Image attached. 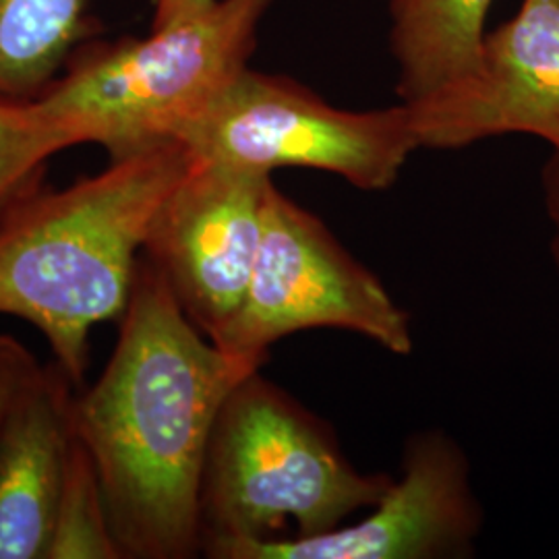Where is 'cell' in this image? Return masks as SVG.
<instances>
[{
  "mask_svg": "<svg viewBox=\"0 0 559 559\" xmlns=\"http://www.w3.org/2000/svg\"><path fill=\"white\" fill-rule=\"evenodd\" d=\"M272 189L267 175L195 158L147 233L141 255L207 338L247 293Z\"/></svg>",
  "mask_w": 559,
  "mask_h": 559,
  "instance_id": "obj_8",
  "label": "cell"
},
{
  "mask_svg": "<svg viewBox=\"0 0 559 559\" xmlns=\"http://www.w3.org/2000/svg\"><path fill=\"white\" fill-rule=\"evenodd\" d=\"M272 2L216 0L147 38L83 44L36 100L110 160L179 141L249 67Z\"/></svg>",
  "mask_w": 559,
  "mask_h": 559,
  "instance_id": "obj_4",
  "label": "cell"
},
{
  "mask_svg": "<svg viewBox=\"0 0 559 559\" xmlns=\"http://www.w3.org/2000/svg\"><path fill=\"white\" fill-rule=\"evenodd\" d=\"M38 365L40 362L25 348V344L9 334H0V429L13 400L20 394L21 385Z\"/></svg>",
  "mask_w": 559,
  "mask_h": 559,
  "instance_id": "obj_15",
  "label": "cell"
},
{
  "mask_svg": "<svg viewBox=\"0 0 559 559\" xmlns=\"http://www.w3.org/2000/svg\"><path fill=\"white\" fill-rule=\"evenodd\" d=\"M195 158L251 175L311 168L360 191L390 189L420 150L404 104L342 110L299 81L247 67L180 140Z\"/></svg>",
  "mask_w": 559,
  "mask_h": 559,
  "instance_id": "obj_5",
  "label": "cell"
},
{
  "mask_svg": "<svg viewBox=\"0 0 559 559\" xmlns=\"http://www.w3.org/2000/svg\"><path fill=\"white\" fill-rule=\"evenodd\" d=\"M420 147L460 150L501 135H533L559 154V0H522L485 34L473 69L404 104Z\"/></svg>",
  "mask_w": 559,
  "mask_h": 559,
  "instance_id": "obj_9",
  "label": "cell"
},
{
  "mask_svg": "<svg viewBox=\"0 0 559 559\" xmlns=\"http://www.w3.org/2000/svg\"><path fill=\"white\" fill-rule=\"evenodd\" d=\"M260 369L207 338L141 255L119 342L73 406L122 559L201 556L212 429L233 388Z\"/></svg>",
  "mask_w": 559,
  "mask_h": 559,
  "instance_id": "obj_1",
  "label": "cell"
},
{
  "mask_svg": "<svg viewBox=\"0 0 559 559\" xmlns=\"http://www.w3.org/2000/svg\"><path fill=\"white\" fill-rule=\"evenodd\" d=\"M75 381L57 360L21 385L0 429V559H44L75 441Z\"/></svg>",
  "mask_w": 559,
  "mask_h": 559,
  "instance_id": "obj_10",
  "label": "cell"
},
{
  "mask_svg": "<svg viewBox=\"0 0 559 559\" xmlns=\"http://www.w3.org/2000/svg\"><path fill=\"white\" fill-rule=\"evenodd\" d=\"M334 328L406 357V311L328 226L274 185L258 260L237 313L212 336L230 357L263 367L270 348L297 332Z\"/></svg>",
  "mask_w": 559,
  "mask_h": 559,
  "instance_id": "obj_6",
  "label": "cell"
},
{
  "mask_svg": "<svg viewBox=\"0 0 559 559\" xmlns=\"http://www.w3.org/2000/svg\"><path fill=\"white\" fill-rule=\"evenodd\" d=\"M92 27L90 0H0V96H41Z\"/></svg>",
  "mask_w": 559,
  "mask_h": 559,
  "instance_id": "obj_12",
  "label": "cell"
},
{
  "mask_svg": "<svg viewBox=\"0 0 559 559\" xmlns=\"http://www.w3.org/2000/svg\"><path fill=\"white\" fill-rule=\"evenodd\" d=\"M75 145H81L80 138L36 98L0 96V218L40 189L50 158Z\"/></svg>",
  "mask_w": 559,
  "mask_h": 559,
  "instance_id": "obj_13",
  "label": "cell"
},
{
  "mask_svg": "<svg viewBox=\"0 0 559 559\" xmlns=\"http://www.w3.org/2000/svg\"><path fill=\"white\" fill-rule=\"evenodd\" d=\"M491 0H392L390 48L402 104L419 100L473 69Z\"/></svg>",
  "mask_w": 559,
  "mask_h": 559,
  "instance_id": "obj_11",
  "label": "cell"
},
{
  "mask_svg": "<svg viewBox=\"0 0 559 559\" xmlns=\"http://www.w3.org/2000/svg\"><path fill=\"white\" fill-rule=\"evenodd\" d=\"M483 531L466 452L440 429L406 441L402 477L365 519L309 539L216 540L212 559H445L475 551Z\"/></svg>",
  "mask_w": 559,
  "mask_h": 559,
  "instance_id": "obj_7",
  "label": "cell"
},
{
  "mask_svg": "<svg viewBox=\"0 0 559 559\" xmlns=\"http://www.w3.org/2000/svg\"><path fill=\"white\" fill-rule=\"evenodd\" d=\"M193 162L166 141L64 189L40 187L0 218V313L36 325L75 383L92 330L122 318L147 233Z\"/></svg>",
  "mask_w": 559,
  "mask_h": 559,
  "instance_id": "obj_2",
  "label": "cell"
},
{
  "mask_svg": "<svg viewBox=\"0 0 559 559\" xmlns=\"http://www.w3.org/2000/svg\"><path fill=\"white\" fill-rule=\"evenodd\" d=\"M392 483L359 471L320 417L253 371L226 396L212 429L201 479L203 547L318 537L373 508Z\"/></svg>",
  "mask_w": 559,
  "mask_h": 559,
  "instance_id": "obj_3",
  "label": "cell"
},
{
  "mask_svg": "<svg viewBox=\"0 0 559 559\" xmlns=\"http://www.w3.org/2000/svg\"><path fill=\"white\" fill-rule=\"evenodd\" d=\"M216 0H156L152 29L170 27L180 21L191 20L207 11Z\"/></svg>",
  "mask_w": 559,
  "mask_h": 559,
  "instance_id": "obj_17",
  "label": "cell"
},
{
  "mask_svg": "<svg viewBox=\"0 0 559 559\" xmlns=\"http://www.w3.org/2000/svg\"><path fill=\"white\" fill-rule=\"evenodd\" d=\"M44 559H122L96 464L78 433Z\"/></svg>",
  "mask_w": 559,
  "mask_h": 559,
  "instance_id": "obj_14",
  "label": "cell"
},
{
  "mask_svg": "<svg viewBox=\"0 0 559 559\" xmlns=\"http://www.w3.org/2000/svg\"><path fill=\"white\" fill-rule=\"evenodd\" d=\"M540 189H543V205L551 226V260L556 263L559 276V154H551L545 162L540 173Z\"/></svg>",
  "mask_w": 559,
  "mask_h": 559,
  "instance_id": "obj_16",
  "label": "cell"
}]
</instances>
